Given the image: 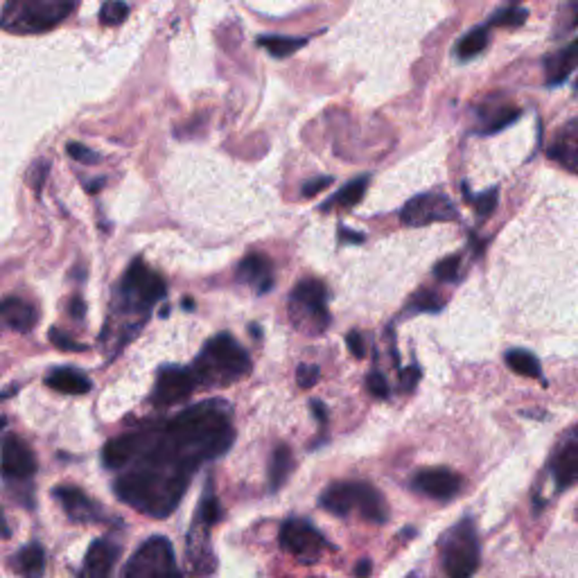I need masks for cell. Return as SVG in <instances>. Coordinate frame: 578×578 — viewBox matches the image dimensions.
Wrapping results in <instances>:
<instances>
[{
    "instance_id": "cell-1",
    "label": "cell",
    "mask_w": 578,
    "mask_h": 578,
    "mask_svg": "<svg viewBox=\"0 0 578 578\" xmlns=\"http://www.w3.org/2000/svg\"><path fill=\"white\" fill-rule=\"evenodd\" d=\"M233 438L235 434L224 402H201L197 406H188L176 414L161 432V441L167 450L192 470H197L201 461L224 454Z\"/></svg>"
},
{
    "instance_id": "cell-2",
    "label": "cell",
    "mask_w": 578,
    "mask_h": 578,
    "mask_svg": "<svg viewBox=\"0 0 578 578\" xmlns=\"http://www.w3.org/2000/svg\"><path fill=\"white\" fill-rule=\"evenodd\" d=\"M134 463L131 472L117 477L116 495L140 513L167 517L179 506L192 472L147 459L134 461Z\"/></svg>"
},
{
    "instance_id": "cell-3",
    "label": "cell",
    "mask_w": 578,
    "mask_h": 578,
    "mask_svg": "<svg viewBox=\"0 0 578 578\" xmlns=\"http://www.w3.org/2000/svg\"><path fill=\"white\" fill-rule=\"evenodd\" d=\"M248 370H251V359H248L247 350L228 332H221L206 343L192 373L197 378V384L215 387V384L242 379Z\"/></svg>"
},
{
    "instance_id": "cell-4",
    "label": "cell",
    "mask_w": 578,
    "mask_h": 578,
    "mask_svg": "<svg viewBox=\"0 0 578 578\" xmlns=\"http://www.w3.org/2000/svg\"><path fill=\"white\" fill-rule=\"evenodd\" d=\"M122 578H183L176 564L172 542L163 536H152L134 551Z\"/></svg>"
},
{
    "instance_id": "cell-5",
    "label": "cell",
    "mask_w": 578,
    "mask_h": 578,
    "mask_svg": "<svg viewBox=\"0 0 578 578\" xmlns=\"http://www.w3.org/2000/svg\"><path fill=\"white\" fill-rule=\"evenodd\" d=\"M443 567L450 578H472L479 567V540L472 519L465 517L443 540Z\"/></svg>"
},
{
    "instance_id": "cell-6",
    "label": "cell",
    "mask_w": 578,
    "mask_h": 578,
    "mask_svg": "<svg viewBox=\"0 0 578 578\" xmlns=\"http://www.w3.org/2000/svg\"><path fill=\"white\" fill-rule=\"evenodd\" d=\"M77 0H7L5 12L16 7V14L5 16V25L21 32H43L61 23Z\"/></svg>"
},
{
    "instance_id": "cell-7",
    "label": "cell",
    "mask_w": 578,
    "mask_h": 578,
    "mask_svg": "<svg viewBox=\"0 0 578 578\" xmlns=\"http://www.w3.org/2000/svg\"><path fill=\"white\" fill-rule=\"evenodd\" d=\"M280 546L301 563H316L328 542L310 522L292 517L280 528Z\"/></svg>"
},
{
    "instance_id": "cell-8",
    "label": "cell",
    "mask_w": 578,
    "mask_h": 578,
    "mask_svg": "<svg viewBox=\"0 0 578 578\" xmlns=\"http://www.w3.org/2000/svg\"><path fill=\"white\" fill-rule=\"evenodd\" d=\"M122 289H125L129 303L135 307H144L147 310L152 303L161 301L167 294V284L156 271L149 269L143 260H134L126 269L125 280H122Z\"/></svg>"
},
{
    "instance_id": "cell-9",
    "label": "cell",
    "mask_w": 578,
    "mask_h": 578,
    "mask_svg": "<svg viewBox=\"0 0 578 578\" xmlns=\"http://www.w3.org/2000/svg\"><path fill=\"white\" fill-rule=\"evenodd\" d=\"M325 296H328L325 284L314 278L301 280L292 292V314L294 316L307 314L305 319L310 321L307 328H310L312 332H321V330H325L330 325Z\"/></svg>"
},
{
    "instance_id": "cell-10",
    "label": "cell",
    "mask_w": 578,
    "mask_h": 578,
    "mask_svg": "<svg viewBox=\"0 0 578 578\" xmlns=\"http://www.w3.org/2000/svg\"><path fill=\"white\" fill-rule=\"evenodd\" d=\"M459 217L454 203L441 192H424L409 199L400 212L402 224L406 226H427L434 221H452Z\"/></svg>"
},
{
    "instance_id": "cell-11",
    "label": "cell",
    "mask_w": 578,
    "mask_h": 578,
    "mask_svg": "<svg viewBox=\"0 0 578 578\" xmlns=\"http://www.w3.org/2000/svg\"><path fill=\"white\" fill-rule=\"evenodd\" d=\"M549 470L558 488H569L578 483V424L569 427L558 438L549 456Z\"/></svg>"
},
{
    "instance_id": "cell-12",
    "label": "cell",
    "mask_w": 578,
    "mask_h": 578,
    "mask_svg": "<svg viewBox=\"0 0 578 578\" xmlns=\"http://www.w3.org/2000/svg\"><path fill=\"white\" fill-rule=\"evenodd\" d=\"M197 387V378L190 368H179V366H167L158 373L156 384H154L152 400L158 406H172L183 402Z\"/></svg>"
},
{
    "instance_id": "cell-13",
    "label": "cell",
    "mask_w": 578,
    "mask_h": 578,
    "mask_svg": "<svg viewBox=\"0 0 578 578\" xmlns=\"http://www.w3.org/2000/svg\"><path fill=\"white\" fill-rule=\"evenodd\" d=\"M36 472V456L23 438L7 434L3 438V477L14 481V479H30Z\"/></svg>"
},
{
    "instance_id": "cell-14",
    "label": "cell",
    "mask_w": 578,
    "mask_h": 578,
    "mask_svg": "<svg viewBox=\"0 0 578 578\" xmlns=\"http://www.w3.org/2000/svg\"><path fill=\"white\" fill-rule=\"evenodd\" d=\"M149 443V432H134L117 436L108 441L102 450V461L107 468H125V465L134 463L140 454L144 452Z\"/></svg>"
},
{
    "instance_id": "cell-15",
    "label": "cell",
    "mask_w": 578,
    "mask_h": 578,
    "mask_svg": "<svg viewBox=\"0 0 578 578\" xmlns=\"http://www.w3.org/2000/svg\"><path fill=\"white\" fill-rule=\"evenodd\" d=\"M414 488L434 499H450L461 490V477L450 468H424L414 477Z\"/></svg>"
},
{
    "instance_id": "cell-16",
    "label": "cell",
    "mask_w": 578,
    "mask_h": 578,
    "mask_svg": "<svg viewBox=\"0 0 578 578\" xmlns=\"http://www.w3.org/2000/svg\"><path fill=\"white\" fill-rule=\"evenodd\" d=\"M117 551L120 549L111 540H104V537L90 542L84 564H81V572L77 578H111L117 560Z\"/></svg>"
},
{
    "instance_id": "cell-17",
    "label": "cell",
    "mask_w": 578,
    "mask_h": 578,
    "mask_svg": "<svg viewBox=\"0 0 578 578\" xmlns=\"http://www.w3.org/2000/svg\"><path fill=\"white\" fill-rule=\"evenodd\" d=\"M59 499V504L63 506V510L68 513V517L75 519V522H98L99 506L93 499L84 495L79 488L75 486H59L52 492Z\"/></svg>"
},
{
    "instance_id": "cell-18",
    "label": "cell",
    "mask_w": 578,
    "mask_h": 578,
    "mask_svg": "<svg viewBox=\"0 0 578 578\" xmlns=\"http://www.w3.org/2000/svg\"><path fill=\"white\" fill-rule=\"evenodd\" d=\"M238 280L239 283L253 284L257 294H266L274 287V274H271V260L265 253H248L242 257L238 266Z\"/></svg>"
},
{
    "instance_id": "cell-19",
    "label": "cell",
    "mask_w": 578,
    "mask_h": 578,
    "mask_svg": "<svg viewBox=\"0 0 578 578\" xmlns=\"http://www.w3.org/2000/svg\"><path fill=\"white\" fill-rule=\"evenodd\" d=\"M549 158L564 167V170L578 174V117L569 120L558 135L554 138V144L549 147Z\"/></svg>"
},
{
    "instance_id": "cell-20",
    "label": "cell",
    "mask_w": 578,
    "mask_h": 578,
    "mask_svg": "<svg viewBox=\"0 0 578 578\" xmlns=\"http://www.w3.org/2000/svg\"><path fill=\"white\" fill-rule=\"evenodd\" d=\"M321 506L332 515L346 517L350 510L357 508V483L355 481H339L325 488L321 495Z\"/></svg>"
},
{
    "instance_id": "cell-21",
    "label": "cell",
    "mask_w": 578,
    "mask_h": 578,
    "mask_svg": "<svg viewBox=\"0 0 578 578\" xmlns=\"http://www.w3.org/2000/svg\"><path fill=\"white\" fill-rule=\"evenodd\" d=\"M546 66V84L558 86L572 75L578 68V39H573L567 48H563L560 52L551 54L545 61Z\"/></svg>"
},
{
    "instance_id": "cell-22",
    "label": "cell",
    "mask_w": 578,
    "mask_h": 578,
    "mask_svg": "<svg viewBox=\"0 0 578 578\" xmlns=\"http://www.w3.org/2000/svg\"><path fill=\"white\" fill-rule=\"evenodd\" d=\"M357 510L361 513V517L366 522L373 524H384L388 515L387 499L379 490H375L368 483H357Z\"/></svg>"
},
{
    "instance_id": "cell-23",
    "label": "cell",
    "mask_w": 578,
    "mask_h": 578,
    "mask_svg": "<svg viewBox=\"0 0 578 578\" xmlns=\"http://www.w3.org/2000/svg\"><path fill=\"white\" fill-rule=\"evenodd\" d=\"M0 312H3L5 323L9 325L16 332H30L36 325V310L32 303L23 301V298L16 296H7L0 305Z\"/></svg>"
},
{
    "instance_id": "cell-24",
    "label": "cell",
    "mask_w": 578,
    "mask_h": 578,
    "mask_svg": "<svg viewBox=\"0 0 578 578\" xmlns=\"http://www.w3.org/2000/svg\"><path fill=\"white\" fill-rule=\"evenodd\" d=\"M45 384L50 388H54V391L68 393V396H84L93 387L84 373H79L77 368H66V366L50 370L48 378H45Z\"/></svg>"
},
{
    "instance_id": "cell-25",
    "label": "cell",
    "mask_w": 578,
    "mask_h": 578,
    "mask_svg": "<svg viewBox=\"0 0 578 578\" xmlns=\"http://www.w3.org/2000/svg\"><path fill=\"white\" fill-rule=\"evenodd\" d=\"M257 45L265 48L271 57L275 59H284L289 54H294L296 50L305 48L307 39H301V36H283V34H265L257 39Z\"/></svg>"
},
{
    "instance_id": "cell-26",
    "label": "cell",
    "mask_w": 578,
    "mask_h": 578,
    "mask_svg": "<svg viewBox=\"0 0 578 578\" xmlns=\"http://www.w3.org/2000/svg\"><path fill=\"white\" fill-rule=\"evenodd\" d=\"M292 450L287 445H278L271 454V465H269V488L271 490H280L283 483L287 481L289 472H292Z\"/></svg>"
},
{
    "instance_id": "cell-27",
    "label": "cell",
    "mask_w": 578,
    "mask_h": 578,
    "mask_svg": "<svg viewBox=\"0 0 578 578\" xmlns=\"http://www.w3.org/2000/svg\"><path fill=\"white\" fill-rule=\"evenodd\" d=\"M43 567H45V554L43 546L32 542V545L23 546L18 551V572H21L23 578H41L43 576Z\"/></svg>"
},
{
    "instance_id": "cell-28",
    "label": "cell",
    "mask_w": 578,
    "mask_h": 578,
    "mask_svg": "<svg viewBox=\"0 0 578 578\" xmlns=\"http://www.w3.org/2000/svg\"><path fill=\"white\" fill-rule=\"evenodd\" d=\"M366 188H368V176H357V179H352L350 183L343 185V188L339 190V192L334 194V197L330 199L328 203H323L321 208H323V210H330V208H334V206H343V208L355 206V203L361 201Z\"/></svg>"
},
{
    "instance_id": "cell-29",
    "label": "cell",
    "mask_w": 578,
    "mask_h": 578,
    "mask_svg": "<svg viewBox=\"0 0 578 578\" xmlns=\"http://www.w3.org/2000/svg\"><path fill=\"white\" fill-rule=\"evenodd\" d=\"M506 364H508L510 370H515L517 375H524V378H540L542 375L537 357L533 352L522 350V348L506 352Z\"/></svg>"
},
{
    "instance_id": "cell-30",
    "label": "cell",
    "mask_w": 578,
    "mask_h": 578,
    "mask_svg": "<svg viewBox=\"0 0 578 578\" xmlns=\"http://www.w3.org/2000/svg\"><path fill=\"white\" fill-rule=\"evenodd\" d=\"M488 45V27H474L470 30L463 39L456 43V54L461 59H472L477 57L479 52H483Z\"/></svg>"
},
{
    "instance_id": "cell-31",
    "label": "cell",
    "mask_w": 578,
    "mask_h": 578,
    "mask_svg": "<svg viewBox=\"0 0 578 578\" xmlns=\"http://www.w3.org/2000/svg\"><path fill=\"white\" fill-rule=\"evenodd\" d=\"M219 519H221L219 499H217V495L210 490V486H208L206 492H203L201 504H199V508H197V522L206 524V527L210 528L212 524H217Z\"/></svg>"
},
{
    "instance_id": "cell-32",
    "label": "cell",
    "mask_w": 578,
    "mask_h": 578,
    "mask_svg": "<svg viewBox=\"0 0 578 578\" xmlns=\"http://www.w3.org/2000/svg\"><path fill=\"white\" fill-rule=\"evenodd\" d=\"M129 14V5L125 0H107L99 9V21L102 25H120Z\"/></svg>"
},
{
    "instance_id": "cell-33",
    "label": "cell",
    "mask_w": 578,
    "mask_h": 578,
    "mask_svg": "<svg viewBox=\"0 0 578 578\" xmlns=\"http://www.w3.org/2000/svg\"><path fill=\"white\" fill-rule=\"evenodd\" d=\"M528 12L527 9H519V7H508V9H501L497 12L495 16L490 18V25H499V27H515V25H522L527 21Z\"/></svg>"
},
{
    "instance_id": "cell-34",
    "label": "cell",
    "mask_w": 578,
    "mask_h": 578,
    "mask_svg": "<svg viewBox=\"0 0 578 578\" xmlns=\"http://www.w3.org/2000/svg\"><path fill=\"white\" fill-rule=\"evenodd\" d=\"M463 190H465V199H468V201H472L474 210H477L479 217H488L492 210H495V206H497V190L495 188L488 190V192H483V194H479V197H472V194L468 192V188H463Z\"/></svg>"
},
{
    "instance_id": "cell-35",
    "label": "cell",
    "mask_w": 578,
    "mask_h": 578,
    "mask_svg": "<svg viewBox=\"0 0 578 578\" xmlns=\"http://www.w3.org/2000/svg\"><path fill=\"white\" fill-rule=\"evenodd\" d=\"M519 117V111L517 108H499L497 111L495 117H490V120L486 122V126H483V134H497V131L506 129V126L510 125V122H515Z\"/></svg>"
},
{
    "instance_id": "cell-36",
    "label": "cell",
    "mask_w": 578,
    "mask_h": 578,
    "mask_svg": "<svg viewBox=\"0 0 578 578\" xmlns=\"http://www.w3.org/2000/svg\"><path fill=\"white\" fill-rule=\"evenodd\" d=\"M459 269H461V256H450L434 266V275H436L438 280H443V283H452V280L459 278Z\"/></svg>"
},
{
    "instance_id": "cell-37",
    "label": "cell",
    "mask_w": 578,
    "mask_h": 578,
    "mask_svg": "<svg viewBox=\"0 0 578 578\" xmlns=\"http://www.w3.org/2000/svg\"><path fill=\"white\" fill-rule=\"evenodd\" d=\"M411 307H414L415 312H438L443 307V301L438 298V294L423 289V292H418L414 296V303H411Z\"/></svg>"
},
{
    "instance_id": "cell-38",
    "label": "cell",
    "mask_w": 578,
    "mask_h": 578,
    "mask_svg": "<svg viewBox=\"0 0 578 578\" xmlns=\"http://www.w3.org/2000/svg\"><path fill=\"white\" fill-rule=\"evenodd\" d=\"M366 388H368L375 397H382V400L388 397V382L379 370H370V373L366 375Z\"/></svg>"
},
{
    "instance_id": "cell-39",
    "label": "cell",
    "mask_w": 578,
    "mask_h": 578,
    "mask_svg": "<svg viewBox=\"0 0 578 578\" xmlns=\"http://www.w3.org/2000/svg\"><path fill=\"white\" fill-rule=\"evenodd\" d=\"M296 382L301 388H312L319 382V366L301 364L296 370Z\"/></svg>"
},
{
    "instance_id": "cell-40",
    "label": "cell",
    "mask_w": 578,
    "mask_h": 578,
    "mask_svg": "<svg viewBox=\"0 0 578 578\" xmlns=\"http://www.w3.org/2000/svg\"><path fill=\"white\" fill-rule=\"evenodd\" d=\"M50 341L54 343L57 348H61V350H72V352H84L86 346L84 343H77L75 339L66 337V334L61 332V330H50Z\"/></svg>"
},
{
    "instance_id": "cell-41",
    "label": "cell",
    "mask_w": 578,
    "mask_h": 578,
    "mask_svg": "<svg viewBox=\"0 0 578 578\" xmlns=\"http://www.w3.org/2000/svg\"><path fill=\"white\" fill-rule=\"evenodd\" d=\"M66 149H68V154H70V156L75 158V161L86 163V165H93V163L99 161L98 154L90 152V149H86L84 144H79V143H68Z\"/></svg>"
},
{
    "instance_id": "cell-42",
    "label": "cell",
    "mask_w": 578,
    "mask_h": 578,
    "mask_svg": "<svg viewBox=\"0 0 578 578\" xmlns=\"http://www.w3.org/2000/svg\"><path fill=\"white\" fill-rule=\"evenodd\" d=\"M346 346H348V350L352 352V357H357V359H364L366 357V339H364V334L357 332V330H352V332L348 334Z\"/></svg>"
},
{
    "instance_id": "cell-43",
    "label": "cell",
    "mask_w": 578,
    "mask_h": 578,
    "mask_svg": "<svg viewBox=\"0 0 578 578\" xmlns=\"http://www.w3.org/2000/svg\"><path fill=\"white\" fill-rule=\"evenodd\" d=\"M418 379H420V368H418V366H406L405 370H400V387L405 388V391H411V388H415Z\"/></svg>"
},
{
    "instance_id": "cell-44",
    "label": "cell",
    "mask_w": 578,
    "mask_h": 578,
    "mask_svg": "<svg viewBox=\"0 0 578 578\" xmlns=\"http://www.w3.org/2000/svg\"><path fill=\"white\" fill-rule=\"evenodd\" d=\"M330 183H332V179H330V176H319V179H314V181H307V183L303 185V194H305V197H314V194H319L321 190L328 188Z\"/></svg>"
},
{
    "instance_id": "cell-45",
    "label": "cell",
    "mask_w": 578,
    "mask_h": 578,
    "mask_svg": "<svg viewBox=\"0 0 578 578\" xmlns=\"http://www.w3.org/2000/svg\"><path fill=\"white\" fill-rule=\"evenodd\" d=\"M70 314L75 316L77 321H81L84 319V314H86V303L81 301L79 296H75V298H70Z\"/></svg>"
},
{
    "instance_id": "cell-46",
    "label": "cell",
    "mask_w": 578,
    "mask_h": 578,
    "mask_svg": "<svg viewBox=\"0 0 578 578\" xmlns=\"http://www.w3.org/2000/svg\"><path fill=\"white\" fill-rule=\"evenodd\" d=\"M339 238H341L343 242H352V244L364 242V233H355V230H348V228H339Z\"/></svg>"
},
{
    "instance_id": "cell-47",
    "label": "cell",
    "mask_w": 578,
    "mask_h": 578,
    "mask_svg": "<svg viewBox=\"0 0 578 578\" xmlns=\"http://www.w3.org/2000/svg\"><path fill=\"white\" fill-rule=\"evenodd\" d=\"M312 414L316 415V420H319L321 424L328 423V411H325L323 402H321V400H312Z\"/></svg>"
},
{
    "instance_id": "cell-48",
    "label": "cell",
    "mask_w": 578,
    "mask_h": 578,
    "mask_svg": "<svg viewBox=\"0 0 578 578\" xmlns=\"http://www.w3.org/2000/svg\"><path fill=\"white\" fill-rule=\"evenodd\" d=\"M370 567H373L370 558L359 560V563H357V567H355V578H368L370 576Z\"/></svg>"
},
{
    "instance_id": "cell-49",
    "label": "cell",
    "mask_w": 578,
    "mask_h": 578,
    "mask_svg": "<svg viewBox=\"0 0 578 578\" xmlns=\"http://www.w3.org/2000/svg\"><path fill=\"white\" fill-rule=\"evenodd\" d=\"M102 185H104V179H95V183L89 185V192H98V190L102 188Z\"/></svg>"
},
{
    "instance_id": "cell-50",
    "label": "cell",
    "mask_w": 578,
    "mask_h": 578,
    "mask_svg": "<svg viewBox=\"0 0 578 578\" xmlns=\"http://www.w3.org/2000/svg\"><path fill=\"white\" fill-rule=\"evenodd\" d=\"M183 307H185V310H192V301H190V298H188V301L183 303Z\"/></svg>"
},
{
    "instance_id": "cell-51",
    "label": "cell",
    "mask_w": 578,
    "mask_h": 578,
    "mask_svg": "<svg viewBox=\"0 0 578 578\" xmlns=\"http://www.w3.org/2000/svg\"><path fill=\"white\" fill-rule=\"evenodd\" d=\"M167 314H170V307L165 305V307H163V310H161V316H167Z\"/></svg>"
}]
</instances>
